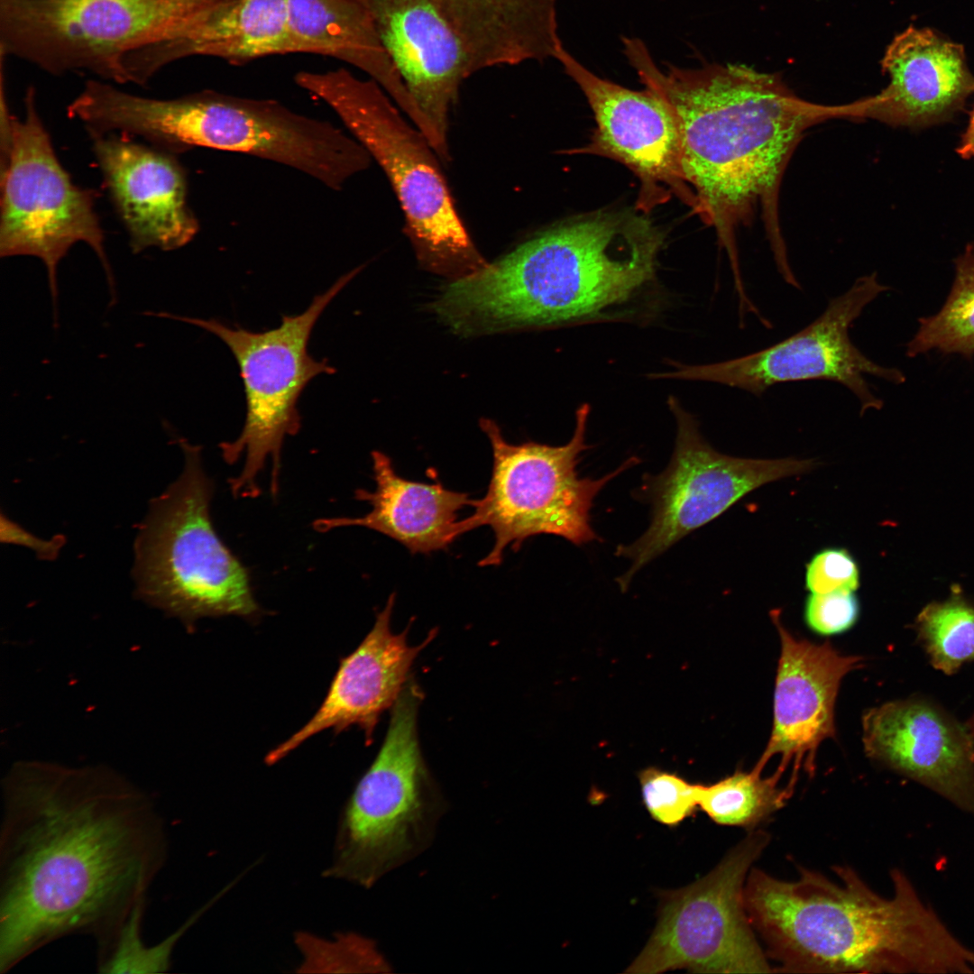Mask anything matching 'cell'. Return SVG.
<instances>
[{
  "label": "cell",
  "mask_w": 974,
  "mask_h": 974,
  "mask_svg": "<svg viewBox=\"0 0 974 974\" xmlns=\"http://www.w3.org/2000/svg\"><path fill=\"white\" fill-rule=\"evenodd\" d=\"M889 81L878 94L853 101L852 119L924 128L945 123L974 94L962 44L914 25L896 34L880 61Z\"/></svg>",
  "instance_id": "cell-20"
},
{
  "label": "cell",
  "mask_w": 974,
  "mask_h": 974,
  "mask_svg": "<svg viewBox=\"0 0 974 974\" xmlns=\"http://www.w3.org/2000/svg\"><path fill=\"white\" fill-rule=\"evenodd\" d=\"M154 800L105 766L14 764L2 780L0 973L69 935L112 938L166 864Z\"/></svg>",
  "instance_id": "cell-1"
},
{
  "label": "cell",
  "mask_w": 974,
  "mask_h": 974,
  "mask_svg": "<svg viewBox=\"0 0 974 974\" xmlns=\"http://www.w3.org/2000/svg\"><path fill=\"white\" fill-rule=\"evenodd\" d=\"M288 53H294L289 0H234L183 33L130 53L124 65L131 82L142 86L184 58L207 56L242 65Z\"/></svg>",
  "instance_id": "cell-23"
},
{
  "label": "cell",
  "mask_w": 974,
  "mask_h": 974,
  "mask_svg": "<svg viewBox=\"0 0 974 974\" xmlns=\"http://www.w3.org/2000/svg\"><path fill=\"white\" fill-rule=\"evenodd\" d=\"M381 43L449 159L448 115L472 75L466 49L430 0H372Z\"/></svg>",
  "instance_id": "cell-21"
},
{
  "label": "cell",
  "mask_w": 974,
  "mask_h": 974,
  "mask_svg": "<svg viewBox=\"0 0 974 974\" xmlns=\"http://www.w3.org/2000/svg\"><path fill=\"white\" fill-rule=\"evenodd\" d=\"M100 116L106 130L139 135L174 154L193 147L249 154L291 167L335 190L372 159L359 142L328 122L274 100L213 90L155 99L114 88Z\"/></svg>",
  "instance_id": "cell-5"
},
{
  "label": "cell",
  "mask_w": 974,
  "mask_h": 974,
  "mask_svg": "<svg viewBox=\"0 0 974 974\" xmlns=\"http://www.w3.org/2000/svg\"><path fill=\"white\" fill-rule=\"evenodd\" d=\"M805 586L810 593L856 591L859 586V570L845 548L828 547L817 552L806 565Z\"/></svg>",
  "instance_id": "cell-31"
},
{
  "label": "cell",
  "mask_w": 974,
  "mask_h": 974,
  "mask_svg": "<svg viewBox=\"0 0 974 974\" xmlns=\"http://www.w3.org/2000/svg\"><path fill=\"white\" fill-rule=\"evenodd\" d=\"M859 603L854 591L811 593L804 605L807 626L820 635H836L850 629L858 620Z\"/></svg>",
  "instance_id": "cell-32"
},
{
  "label": "cell",
  "mask_w": 974,
  "mask_h": 974,
  "mask_svg": "<svg viewBox=\"0 0 974 974\" xmlns=\"http://www.w3.org/2000/svg\"><path fill=\"white\" fill-rule=\"evenodd\" d=\"M956 152L962 159L974 161V106Z\"/></svg>",
  "instance_id": "cell-33"
},
{
  "label": "cell",
  "mask_w": 974,
  "mask_h": 974,
  "mask_svg": "<svg viewBox=\"0 0 974 974\" xmlns=\"http://www.w3.org/2000/svg\"><path fill=\"white\" fill-rule=\"evenodd\" d=\"M663 241L662 233L643 216H582L453 280L433 307L462 334L613 317L655 280Z\"/></svg>",
  "instance_id": "cell-4"
},
{
  "label": "cell",
  "mask_w": 974,
  "mask_h": 974,
  "mask_svg": "<svg viewBox=\"0 0 974 974\" xmlns=\"http://www.w3.org/2000/svg\"><path fill=\"white\" fill-rule=\"evenodd\" d=\"M589 413L587 403L576 410L574 435L563 446L510 444L495 422L481 419L492 449V476L473 513L458 521L459 536L482 526L493 531L494 545L480 566L500 565L507 547L517 550L537 535L559 536L576 546L600 539L591 525L594 498L608 482L640 460L630 457L600 479L581 478L579 457L591 447L585 443Z\"/></svg>",
  "instance_id": "cell-10"
},
{
  "label": "cell",
  "mask_w": 974,
  "mask_h": 974,
  "mask_svg": "<svg viewBox=\"0 0 974 974\" xmlns=\"http://www.w3.org/2000/svg\"><path fill=\"white\" fill-rule=\"evenodd\" d=\"M421 700L422 692L409 679L392 707L376 758L342 811L326 877L369 888L432 843L446 803L419 748Z\"/></svg>",
  "instance_id": "cell-8"
},
{
  "label": "cell",
  "mask_w": 974,
  "mask_h": 974,
  "mask_svg": "<svg viewBox=\"0 0 974 974\" xmlns=\"http://www.w3.org/2000/svg\"><path fill=\"white\" fill-rule=\"evenodd\" d=\"M867 755L974 817V742L942 708L923 698L886 703L862 719Z\"/></svg>",
  "instance_id": "cell-17"
},
{
  "label": "cell",
  "mask_w": 974,
  "mask_h": 974,
  "mask_svg": "<svg viewBox=\"0 0 974 974\" xmlns=\"http://www.w3.org/2000/svg\"><path fill=\"white\" fill-rule=\"evenodd\" d=\"M916 630L937 670L952 675L974 661V605L960 592L926 605L916 619Z\"/></svg>",
  "instance_id": "cell-29"
},
{
  "label": "cell",
  "mask_w": 974,
  "mask_h": 974,
  "mask_svg": "<svg viewBox=\"0 0 974 974\" xmlns=\"http://www.w3.org/2000/svg\"><path fill=\"white\" fill-rule=\"evenodd\" d=\"M294 53L336 59L368 74L435 146V133L384 49L372 0H289Z\"/></svg>",
  "instance_id": "cell-25"
},
{
  "label": "cell",
  "mask_w": 974,
  "mask_h": 974,
  "mask_svg": "<svg viewBox=\"0 0 974 974\" xmlns=\"http://www.w3.org/2000/svg\"><path fill=\"white\" fill-rule=\"evenodd\" d=\"M621 42L640 81L675 118L694 210L715 229L734 283L743 282L735 232L758 209L778 271L791 277L778 215L784 173L807 129L831 119H850V103L808 101L778 73L741 64L661 67L640 38L622 37Z\"/></svg>",
  "instance_id": "cell-2"
},
{
  "label": "cell",
  "mask_w": 974,
  "mask_h": 974,
  "mask_svg": "<svg viewBox=\"0 0 974 974\" xmlns=\"http://www.w3.org/2000/svg\"><path fill=\"white\" fill-rule=\"evenodd\" d=\"M762 772L738 771L720 781L700 785L698 808L721 825L752 828L782 808L792 795L788 786L779 788L776 771L768 777Z\"/></svg>",
  "instance_id": "cell-28"
},
{
  "label": "cell",
  "mask_w": 974,
  "mask_h": 974,
  "mask_svg": "<svg viewBox=\"0 0 974 974\" xmlns=\"http://www.w3.org/2000/svg\"><path fill=\"white\" fill-rule=\"evenodd\" d=\"M556 60L581 89L596 121L585 151L618 161L640 179L641 207L657 202L662 186L694 207L682 169L678 126L667 104L647 87L632 90L597 76L565 47Z\"/></svg>",
  "instance_id": "cell-16"
},
{
  "label": "cell",
  "mask_w": 974,
  "mask_h": 974,
  "mask_svg": "<svg viewBox=\"0 0 974 974\" xmlns=\"http://www.w3.org/2000/svg\"><path fill=\"white\" fill-rule=\"evenodd\" d=\"M769 840L751 831L703 878L663 893L656 927L626 972H774L744 904L747 878Z\"/></svg>",
  "instance_id": "cell-13"
},
{
  "label": "cell",
  "mask_w": 974,
  "mask_h": 974,
  "mask_svg": "<svg viewBox=\"0 0 974 974\" xmlns=\"http://www.w3.org/2000/svg\"><path fill=\"white\" fill-rule=\"evenodd\" d=\"M89 136L133 253L149 247L171 251L188 244L199 223L188 206L186 170L176 155L115 133Z\"/></svg>",
  "instance_id": "cell-18"
},
{
  "label": "cell",
  "mask_w": 974,
  "mask_h": 974,
  "mask_svg": "<svg viewBox=\"0 0 974 974\" xmlns=\"http://www.w3.org/2000/svg\"><path fill=\"white\" fill-rule=\"evenodd\" d=\"M639 779L643 804L657 822L676 826L698 808L700 785L656 767L642 770Z\"/></svg>",
  "instance_id": "cell-30"
},
{
  "label": "cell",
  "mask_w": 974,
  "mask_h": 974,
  "mask_svg": "<svg viewBox=\"0 0 974 974\" xmlns=\"http://www.w3.org/2000/svg\"><path fill=\"white\" fill-rule=\"evenodd\" d=\"M462 40L472 71L543 62L562 44L558 0H430Z\"/></svg>",
  "instance_id": "cell-26"
},
{
  "label": "cell",
  "mask_w": 974,
  "mask_h": 974,
  "mask_svg": "<svg viewBox=\"0 0 974 974\" xmlns=\"http://www.w3.org/2000/svg\"><path fill=\"white\" fill-rule=\"evenodd\" d=\"M954 263L951 292L937 314L919 319V328L907 345L910 357L933 349L969 359L974 355V245H968Z\"/></svg>",
  "instance_id": "cell-27"
},
{
  "label": "cell",
  "mask_w": 974,
  "mask_h": 974,
  "mask_svg": "<svg viewBox=\"0 0 974 974\" xmlns=\"http://www.w3.org/2000/svg\"><path fill=\"white\" fill-rule=\"evenodd\" d=\"M771 616L780 639L773 724L754 769L762 772L770 758L779 756L776 771L783 775L792 765L788 786L794 788L798 769L813 773L820 744L835 736L834 707L841 682L859 667L862 658L842 655L829 642L797 639L781 623L778 611H773Z\"/></svg>",
  "instance_id": "cell-19"
},
{
  "label": "cell",
  "mask_w": 974,
  "mask_h": 974,
  "mask_svg": "<svg viewBox=\"0 0 974 974\" xmlns=\"http://www.w3.org/2000/svg\"><path fill=\"white\" fill-rule=\"evenodd\" d=\"M395 602L391 593L377 613L375 622L360 645L340 660L327 694L313 717L296 733L271 749L265 757L268 765L289 755L307 740L323 730L339 733L351 726L360 728L370 744L380 716L393 707L408 683L409 671L418 653L434 637L420 645L407 641V628L393 633L391 619Z\"/></svg>",
  "instance_id": "cell-22"
},
{
  "label": "cell",
  "mask_w": 974,
  "mask_h": 974,
  "mask_svg": "<svg viewBox=\"0 0 974 974\" xmlns=\"http://www.w3.org/2000/svg\"><path fill=\"white\" fill-rule=\"evenodd\" d=\"M361 270L358 267L340 277L326 292L316 296L304 312L283 316L277 327L262 332L229 326L214 318L156 314L214 334L228 346L237 362L244 387L245 420L234 441L219 445L226 464H234L244 456L241 473L229 480L234 497L254 498L260 494L257 477L267 460L271 461V492L272 496L277 494L284 439L296 435L301 426L299 398L313 378L335 372L326 360L317 361L308 354L312 330L332 299Z\"/></svg>",
  "instance_id": "cell-11"
},
{
  "label": "cell",
  "mask_w": 974,
  "mask_h": 974,
  "mask_svg": "<svg viewBox=\"0 0 974 974\" xmlns=\"http://www.w3.org/2000/svg\"><path fill=\"white\" fill-rule=\"evenodd\" d=\"M372 460L375 489L355 492L356 500L372 506L370 512L360 518L317 519L313 523L317 531L364 527L396 540L413 555L446 549L460 537L458 511L466 506L473 508L477 500L439 482L428 484L402 478L382 452L372 451Z\"/></svg>",
  "instance_id": "cell-24"
},
{
  "label": "cell",
  "mask_w": 974,
  "mask_h": 974,
  "mask_svg": "<svg viewBox=\"0 0 974 974\" xmlns=\"http://www.w3.org/2000/svg\"><path fill=\"white\" fill-rule=\"evenodd\" d=\"M676 422L673 455L658 474H646L637 499L651 505L648 529L636 541L620 545L616 556L631 565L620 577L628 588L643 566L695 529L725 512L753 490L768 482L807 473L813 460L792 457L751 459L716 451L703 437L697 420L673 396L667 400Z\"/></svg>",
  "instance_id": "cell-14"
},
{
  "label": "cell",
  "mask_w": 974,
  "mask_h": 974,
  "mask_svg": "<svg viewBox=\"0 0 974 974\" xmlns=\"http://www.w3.org/2000/svg\"><path fill=\"white\" fill-rule=\"evenodd\" d=\"M888 288L876 273L858 278L840 296L831 299L824 311L795 335L758 352L723 362L685 365L672 363L673 372L651 374L655 379L715 382L761 397L771 386L784 382L824 380L849 390L861 415L881 409L883 400L871 391L866 375L895 384L904 373L868 359L852 343L849 331L865 308Z\"/></svg>",
  "instance_id": "cell-15"
},
{
  "label": "cell",
  "mask_w": 974,
  "mask_h": 974,
  "mask_svg": "<svg viewBox=\"0 0 974 974\" xmlns=\"http://www.w3.org/2000/svg\"><path fill=\"white\" fill-rule=\"evenodd\" d=\"M21 121L1 110L0 255H32L48 271L56 304V271L78 242L96 253L114 289L105 236L95 209V194L76 185L58 159L36 107L35 89L27 87Z\"/></svg>",
  "instance_id": "cell-12"
},
{
  "label": "cell",
  "mask_w": 974,
  "mask_h": 974,
  "mask_svg": "<svg viewBox=\"0 0 974 974\" xmlns=\"http://www.w3.org/2000/svg\"><path fill=\"white\" fill-rule=\"evenodd\" d=\"M296 84L328 105L387 175L405 218V233L427 270L456 280L487 262L462 222L425 134L408 124L372 79L340 68L300 71Z\"/></svg>",
  "instance_id": "cell-6"
},
{
  "label": "cell",
  "mask_w": 974,
  "mask_h": 974,
  "mask_svg": "<svg viewBox=\"0 0 974 974\" xmlns=\"http://www.w3.org/2000/svg\"><path fill=\"white\" fill-rule=\"evenodd\" d=\"M833 870L837 882L806 868L792 881L749 871L745 908L776 972L974 973V950L902 870L891 871L888 897L848 866Z\"/></svg>",
  "instance_id": "cell-3"
},
{
  "label": "cell",
  "mask_w": 974,
  "mask_h": 974,
  "mask_svg": "<svg viewBox=\"0 0 974 974\" xmlns=\"http://www.w3.org/2000/svg\"><path fill=\"white\" fill-rule=\"evenodd\" d=\"M234 0H0V54L60 76L119 84L130 53L175 37Z\"/></svg>",
  "instance_id": "cell-9"
},
{
  "label": "cell",
  "mask_w": 974,
  "mask_h": 974,
  "mask_svg": "<svg viewBox=\"0 0 974 974\" xmlns=\"http://www.w3.org/2000/svg\"><path fill=\"white\" fill-rule=\"evenodd\" d=\"M181 475L151 504L135 541L137 593L188 627L203 617L261 612L247 569L223 543L210 518L213 482L200 448L179 439Z\"/></svg>",
  "instance_id": "cell-7"
}]
</instances>
